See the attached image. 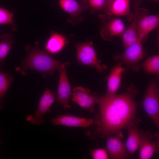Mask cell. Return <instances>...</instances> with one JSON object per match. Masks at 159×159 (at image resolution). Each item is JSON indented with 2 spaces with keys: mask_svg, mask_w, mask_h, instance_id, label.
I'll use <instances>...</instances> for the list:
<instances>
[{
  "mask_svg": "<svg viewBox=\"0 0 159 159\" xmlns=\"http://www.w3.org/2000/svg\"><path fill=\"white\" fill-rule=\"evenodd\" d=\"M26 49V57L22 61L21 66L15 68L23 75H26L29 69L39 72L43 76L52 74L64 63L53 58L36 45L27 46Z\"/></svg>",
  "mask_w": 159,
  "mask_h": 159,
  "instance_id": "7a4b0ae2",
  "label": "cell"
},
{
  "mask_svg": "<svg viewBox=\"0 0 159 159\" xmlns=\"http://www.w3.org/2000/svg\"><path fill=\"white\" fill-rule=\"evenodd\" d=\"M125 70L120 62L112 68L110 74L107 77V91L104 96L111 97L116 95L120 87L122 74Z\"/></svg>",
  "mask_w": 159,
  "mask_h": 159,
  "instance_id": "9a60e30c",
  "label": "cell"
},
{
  "mask_svg": "<svg viewBox=\"0 0 159 159\" xmlns=\"http://www.w3.org/2000/svg\"><path fill=\"white\" fill-rule=\"evenodd\" d=\"M59 2L64 11L72 15L80 14L87 8L86 5L81 4L75 0H59Z\"/></svg>",
  "mask_w": 159,
  "mask_h": 159,
  "instance_id": "ffe728a7",
  "label": "cell"
},
{
  "mask_svg": "<svg viewBox=\"0 0 159 159\" xmlns=\"http://www.w3.org/2000/svg\"><path fill=\"white\" fill-rule=\"evenodd\" d=\"M139 7L140 2L138 1L135 3V12L132 22L120 36L123 46L126 48L139 41L140 42L138 38L137 29Z\"/></svg>",
  "mask_w": 159,
  "mask_h": 159,
  "instance_id": "5bb4252c",
  "label": "cell"
},
{
  "mask_svg": "<svg viewBox=\"0 0 159 159\" xmlns=\"http://www.w3.org/2000/svg\"><path fill=\"white\" fill-rule=\"evenodd\" d=\"M107 138V151L112 159H123L128 158L125 145L117 137L109 135Z\"/></svg>",
  "mask_w": 159,
  "mask_h": 159,
  "instance_id": "4fadbf2b",
  "label": "cell"
},
{
  "mask_svg": "<svg viewBox=\"0 0 159 159\" xmlns=\"http://www.w3.org/2000/svg\"><path fill=\"white\" fill-rule=\"evenodd\" d=\"M138 90L132 85L124 93L111 97L98 96L100 115L97 119V127L86 135L92 139L98 136H107L117 133L135 120L136 109L135 98Z\"/></svg>",
  "mask_w": 159,
  "mask_h": 159,
  "instance_id": "6da1fadb",
  "label": "cell"
},
{
  "mask_svg": "<svg viewBox=\"0 0 159 159\" xmlns=\"http://www.w3.org/2000/svg\"><path fill=\"white\" fill-rule=\"evenodd\" d=\"M130 0H114L104 15L107 16H126L130 21L134 14L130 10Z\"/></svg>",
  "mask_w": 159,
  "mask_h": 159,
  "instance_id": "2e32d148",
  "label": "cell"
},
{
  "mask_svg": "<svg viewBox=\"0 0 159 159\" xmlns=\"http://www.w3.org/2000/svg\"><path fill=\"white\" fill-rule=\"evenodd\" d=\"M1 143V141L0 140V143Z\"/></svg>",
  "mask_w": 159,
  "mask_h": 159,
  "instance_id": "83f0119b",
  "label": "cell"
},
{
  "mask_svg": "<svg viewBox=\"0 0 159 159\" xmlns=\"http://www.w3.org/2000/svg\"><path fill=\"white\" fill-rule=\"evenodd\" d=\"M96 120L80 117L67 113L64 115H58L56 117L51 119L50 121L54 125L87 128L95 124Z\"/></svg>",
  "mask_w": 159,
  "mask_h": 159,
  "instance_id": "7c38bea8",
  "label": "cell"
},
{
  "mask_svg": "<svg viewBox=\"0 0 159 159\" xmlns=\"http://www.w3.org/2000/svg\"><path fill=\"white\" fill-rule=\"evenodd\" d=\"M152 0L155 1H158V0Z\"/></svg>",
  "mask_w": 159,
  "mask_h": 159,
  "instance_id": "4316f807",
  "label": "cell"
},
{
  "mask_svg": "<svg viewBox=\"0 0 159 159\" xmlns=\"http://www.w3.org/2000/svg\"><path fill=\"white\" fill-rule=\"evenodd\" d=\"M67 44L65 37L58 33L53 34L47 40L45 46V50L52 54L60 52Z\"/></svg>",
  "mask_w": 159,
  "mask_h": 159,
  "instance_id": "ac0fdd59",
  "label": "cell"
},
{
  "mask_svg": "<svg viewBox=\"0 0 159 159\" xmlns=\"http://www.w3.org/2000/svg\"><path fill=\"white\" fill-rule=\"evenodd\" d=\"M54 91L46 88L40 98L37 109L33 115L28 116L26 120L31 124L36 125L43 124L45 120L43 116L46 112H50V108L55 100Z\"/></svg>",
  "mask_w": 159,
  "mask_h": 159,
  "instance_id": "52a82bcc",
  "label": "cell"
},
{
  "mask_svg": "<svg viewBox=\"0 0 159 159\" xmlns=\"http://www.w3.org/2000/svg\"><path fill=\"white\" fill-rule=\"evenodd\" d=\"M90 153L94 159H107L109 158L107 151L104 149H91L90 150Z\"/></svg>",
  "mask_w": 159,
  "mask_h": 159,
  "instance_id": "d4e9b609",
  "label": "cell"
},
{
  "mask_svg": "<svg viewBox=\"0 0 159 159\" xmlns=\"http://www.w3.org/2000/svg\"><path fill=\"white\" fill-rule=\"evenodd\" d=\"M89 7L95 11L105 9L107 4V0H87Z\"/></svg>",
  "mask_w": 159,
  "mask_h": 159,
  "instance_id": "cb8c5ba5",
  "label": "cell"
},
{
  "mask_svg": "<svg viewBox=\"0 0 159 159\" xmlns=\"http://www.w3.org/2000/svg\"><path fill=\"white\" fill-rule=\"evenodd\" d=\"M70 62H64L58 70L60 74L59 79L57 94V101L64 109L70 108L69 103L72 95L70 84L67 74L66 67Z\"/></svg>",
  "mask_w": 159,
  "mask_h": 159,
  "instance_id": "ba28073f",
  "label": "cell"
},
{
  "mask_svg": "<svg viewBox=\"0 0 159 159\" xmlns=\"http://www.w3.org/2000/svg\"><path fill=\"white\" fill-rule=\"evenodd\" d=\"M99 17L103 23L100 34L104 40L112 41L114 37L120 36L125 29L123 22L119 18L111 17V16L104 14H101Z\"/></svg>",
  "mask_w": 159,
  "mask_h": 159,
  "instance_id": "8992f818",
  "label": "cell"
},
{
  "mask_svg": "<svg viewBox=\"0 0 159 159\" xmlns=\"http://www.w3.org/2000/svg\"><path fill=\"white\" fill-rule=\"evenodd\" d=\"M14 13L6 9L0 8V24H9L15 29V26L14 20Z\"/></svg>",
  "mask_w": 159,
  "mask_h": 159,
  "instance_id": "603a6c76",
  "label": "cell"
},
{
  "mask_svg": "<svg viewBox=\"0 0 159 159\" xmlns=\"http://www.w3.org/2000/svg\"><path fill=\"white\" fill-rule=\"evenodd\" d=\"M136 120L131 122L126 127L128 136L125 147L129 153L132 155L139 148L140 140L141 131L139 130Z\"/></svg>",
  "mask_w": 159,
  "mask_h": 159,
  "instance_id": "e0dca14e",
  "label": "cell"
},
{
  "mask_svg": "<svg viewBox=\"0 0 159 159\" xmlns=\"http://www.w3.org/2000/svg\"><path fill=\"white\" fill-rule=\"evenodd\" d=\"M144 110L156 126H159V90L156 80L151 79L143 102Z\"/></svg>",
  "mask_w": 159,
  "mask_h": 159,
  "instance_id": "277c9868",
  "label": "cell"
},
{
  "mask_svg": "<svg viewBox=\"0 0 159 159\" xmlns=\"http://www.w3.org/2000/svg\"><path fill=\"white\" fill-rule=\"evenodd\" d=\"M0 41V63L2 69L4 62L11 49L14 43L13 37L11 34L1 35Z\"/></svg>",
  "mask_w": 159,
  "mask_h": 159,
  "instance_id": "d6986e66",
  "label": "cell"
},
{
  "mask_svg": "<svg viewBox=\"0 0 159 159\" xmlns=\"http://www.w3.org/2000/svg\"><path fill=\"white\" fill-rule=\"evenodd\" d=\"M72 100L82 108L93 113L94 107L97 103L98 96L89 89L81 86H77L73 89L72 93Z\"/></svg>",
  "mask_w": 159,
  "mask_h": 159,
  "instance_id": "9c48e42d",
  "label": "cell"
},
{
  "mask_svg": "<svg viewBox=\"0 0 159 159\" xmlns=\"http://www.w3.org/2000/svg\"><path fill=\"white\" fill-rule=\"evenodd\" d=\"M159 25L158 14L149 15L147 9L139 7L137 29L140 42L146 41L149 33L158 27Z\"/></svg>",
  "mask_w": 159,
  "mask_h": 159,
  "instance_id": "5b68a950",
  "label": "cell"
},
{
  "mask_svg": "<svg viewBox=\"0 0 159 159\" xmlns=\"http://www.w3.org/2000/svg\"><path fill=\"white\" fill-rule=\"evenodd\" d=\"M144 56L142 42L139 41L126 48L122 54H115L114 58L133 69L134 66L136 65Z\"/></svg>",
  "mask_w": 159,
  "mask_h": 159,
  "instance_id": "8fae6325",
  "label": "cell"
},
{
  "mask_svg": "<svg viewBox=\"0 0 159 159\" xmlns=\"http://www.w3.org/2000/svg\"><path fill=\"white\" fill-rule=\"evenodd\" d=\"M114 0H107V4L106 7L104 10L105 12H106L108 10Z\"/></svg>",
  "mask_w": 159,
  "mask_h": 159,
  "instance_id": "484cf974",
  "label": "cell"
},
{
  "mask_svg": "<svg viewBox=\"0 0 159 159\" xmlns=\"http://www.w3.org/2000/svg\"><path fill=\"white\" fill-rule=\"evenodd\" d=\"M142 67L147 73L158 74L159 73V55L157 54L147 59Z\"/></svg>",
  "mask_w": 159,
  "mask_h": 159,
  "instance_id": "7402d4cb",
  "label": "cell"
},
{
  "mask_svg": "<svg viewBox=\"0 0 159 159\" xmlns=\"http://www.w3.org/2000/svg\"><path fill=\"white\" fill-rule=\"evenodd\" d=\"M76 47L77 60L80 64L94 68L100 73L103 72L107 69V66L101 64L100 60L98 59L92 42L87 41L78 43Z\"/></svg>",
  "mask_w": 159,
  "mask_h": 159,
  "instance_id": "3957f363",
  "label": "cell"
},
{
  "mask_svg": "<svg viewBox=\"0 0 159 159\" xmlns=\"http://www.w3.org/2000/svg\"><path fill=\"white\" fill-rule=\"evenodd\" d=\"M139 148V158L149 159L159 149V136L158 133L152 135L149 132H141Z\"/></svg>",
  "mask_w": 159,
  "mask_h": 159,
  "instance_id": "30bf717a",
  "label": "cell"
},
{
  "mask_svg": "<svg viewBox=\"0 0 159 159\" xmlns=\"http://www.w3.org/2000/svg\"><path fill=\"white\" fill-rule=\"evenodd\" d=\"M14 80V77L8 73L0 71V110L4 108V98Z\"/></svg>",
  "mask_w": 159,
  "mask_h": 159,
  "instance_id": "44dd1931",
  "label": "cell"
}]
</instances>
